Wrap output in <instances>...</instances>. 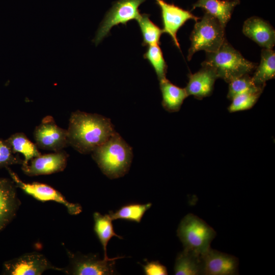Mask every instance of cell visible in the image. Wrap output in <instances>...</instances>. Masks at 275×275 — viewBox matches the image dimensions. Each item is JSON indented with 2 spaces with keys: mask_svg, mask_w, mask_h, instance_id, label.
Wrapping results in <instances>:
<instances>
[{
  "mask_svg": "<svg viewBox=\"0 0 275 275\" xmlns=\"http://www.w3.org/2000/svg\"><path fill=\"white\" fill-rule=\"evenodd\" d=\"M11 179L17 187L36 200L41 201H53L64 205L71 215H76L82 211L81 205L69 202L59 191L51 186L38 182L26 183L9 167H6Z\"/></svg>",
  "mask_w": 275,
  "mask_h": 275,
  "instance_id": "8",
  "label": "cell"
},
{
  "mask_svg": "<svg viewBox=\"0 0 275 275\" xmlns=\"http://www.w3.org/2000/svg\"><path fill=\"white\" fill-rule=\"evenodd\" d=\"M68 155L63 150L40 154L31 159L21 169L29 176L49 175L62 172L66 168Z\"/></svg>",
  "mask_w": 275,
  "mask_h": 275,
  "instance_id": "11",
  "label": "cell"
},
{
  "mask_svg": "<svg viewBox=\"0 0 275 275\" xmlns=\"http://www.w3.org/2000/svg\"><path fill=\"white\" fill-rule=\"evenodd\" d=\"M201 69L188 76V81L185 88L188 96L192 95L198 99L209 96L212 93L214 85L218 78L210 68L202 65Z\"/></svg>",
  "mask_w": 275,
  "mask_h": 275,
  "instance_id": "16",
  "label": "cell"
},
{
  "mask_svg": "<svg viewBox=\"0 0 275 275\" xmlns=\"http://www.w3.org/2000/svg\"><path fill=\"white\" fill-rule=\"evenodd\" d=\"M202 65L210 68L217 78L228 83L252 73L257 66L245 59L226 39L217 50L206 52V59Z\"/></svg>",
  "mask_w": 275,
  "mask_h": 275,
  "instance_id": "3",
  "label": "cell"
},
{
  "mask_svg": "<svg viewBox=\"0 0 275 275\" xmlns=\"http://www.w3.org/2000/svg\"><path fill=\"white\" fill-rule=\"evenodd\" d=\"M12 179L0 177V232L14 218L21 202Z\"/></svg>",
  "mask_w": 275,
  "mask_h": 275,
  "instance_id": "14",
  "label": "cell"
},
{
  "mask_svg": "<svg viewBox=\"0 0 275 275\" xmlns=\"http://www.w3.org/2000/svg\"><path fill=\"white\" fill-rule=\"evenodd\" d=\"M63 272L64 268L54 266L42 254L38 252L25 253L4 262L3 274L40 275L47 270Z\"/></svg>",
  "mask_w": 275,
  "mask_h": 275,
  "instance_id": "9",
  "label": "cell"
},
{
  "mask_svg": "<svg viewBox=\"0 0 275 275\" xmlns=\"http://www.w3.org/2000/svg\"><path fill=\"white\" fill-rule=\"evenodd\" d=\"M14 154L6 141L0 139V168L22 164L23 160Z\"/></svg>",
  "mask_w": 275,
  "mask_h": 275,
  "instance_id": "28",
  "label": "cell"
},
{
  "mask_svg": "<svg viewBox=\"0 0 275 275\" xmlns=\"http://www.w3.org/2000/svg\"><path fill=\"white\" fill-rule=\"evenodd\" d=\"M156 2L161 11L163 33L168 34L175 45L180 49L177 37L178 31L187 20L193 19L197 21L200 18L193 15L190 11L163 0H156Z\"/></svg>",
  "mask_w": 275,
  "mask_h": 275,
  "instance_id": "12",
  "label": "cell"
},
{
  "mask_svg": "<svg viewBox=\"0 0 275 275\" xmlns=\"http://www.w3.org/2000/svg\"><path fill=\"white\" fill-rule=\"evenodd\" d=\"M92 153L102 172L110 179L125 175L133 157L132 148L116 132Z\"/></svg>",
  "mask_w": 275,
  "mask_h": 275,
  "instance_id": "2",
  "label": "cell"
},
{
  "mask_svg": "<svg viewBox=\"0 0 275 275\" xmlns=\"http://www.w3.org/2000/svg\"><path fill=\"white\" fill-rule=\"evenodd\" d=\"M239 4V0H198L193 5L191 10L197 8L204 9L225 28L235 7Z\"/></svg>",
  "mask_w": 275,
  "mask_h": 275,
  "instance_id": "17",
  "label": "cell"
},
{
  "mask_svg": "<svg viewBox=\"0 0 275 275\" xmlns=\"http://www.w3.org/2000/svg\"><path fill=\"white\" fill-rule=\"evenodd\" d=\"M216 234L211 227L192 213L187 214L182 218L177 229V236L184 249L201 255L211 248V242Z\"/></svg>",
  "mask_w": 275,
  "mask_h": 275,
  "instance_id": "4",
  "label": "cell"
},
{
  "mask_svg": "<svg viewBox=\"0 0 275 275\" xmlns=\"http://www.w3.org/2000/svg\"><path fill=\"white\" fill-rule=\"evenodd\" d=\"M174 272L176 275L203 274L202 255L184 249L177 256Z\"/></svg>",
  "mask_w": 275,
  "mask_h": 275,
  "instance_id": "19",
  "label": "cell"
},
{
  "mask_svg": "<svg viewBox=\"0 0 275 275\" xmlns=\"http://www.w3.org/2000/svg\"><path fill=\"white\" fill-rule=\"evenodd\" d=\"M249 74L243 75L229 83L228 98L231 100L235 96L249 91H263L264 88L256 86Z\"/></svg>",
  "mask_w": 275,
  "mask_h": 275,
  "instance_id": "26",
  "label": "cell"
},
{
  "mask_svg": "<svg viewBox=\"0 0 275 275\" xmlns=\"http://www.w3.org/2000/svg\"><path fill=\"white\" fill-rule=\"evenodd\" d=\"M262 92L249 91L235 96L228 107L230 113L248 110L254 106Z\"/></svg>",
  "mask_w": 275,
  "mask_h": 275,
  "instance_id": "27",
  "label": "cell"
},
{
  "mask_svg": "<svg viewBox=\"0 0 275 275\" xmlns=\"http://www.w3.org/2000/svg\"><path fill=\"white\" fill-rule=\"evenodd\" d=\"M144 271L146 275H167V269L166 266L158 261L148 262L143 265Z\"/></svg>",
  "mask_w": 275,
  "mask_h": 275,
  "instance_id": "29",
  "label": "cell"
},
{
  "mask_svg": "<svg viewBox=\"0 0 275 275\" xmlns=\"http://www.w3.org/2000/svg\"><path fill=\"white\" fill-rule=\"evenodd\" d=\"M67 131L69 145L81 154L92 152L116 132L109 119L79 111L71 113Z\"/></svg>",
  "mask_w": 275,
  "mask_h": 275,
  "instance_id": "1",
  "label": "cell"
},
{
  "mask_svg": "<svg viewBox=\"0 0 275 275\" xmlns=\"http://www.w3.org/2000/svg\"><path fill=\"white\" fill-rule=\"evenodd\" d=\"M34 136L39 149L57 152L69 145L67 129L58 126L51 116L43 118L36 127Z\"/></svg>",
  "mask_w": 275,
  "mask_h": 275,
  "instance_id": "10",
  "label": "cell"
},
{
  "mask_svg": "<svg viewBox=\"0 0 275 275\" xmlns=\"http://www.w3.org/2000/svg\"><path fill=\"white\" fill-rule=\"evenodd\" d=\"M144 58L153 68L159 81L167 78V65L158 44L149 45Z\"/></svg>",
  "mask_w": 275,
  "mask_h": 275,
  "instance_id": "25",
  "label": "cell"
},
{
  "mask_svg": "<svg viewBox=\"0 0 275 275\" xmlns=\"http://www.w3.org/2000/svg\"><path fill=\"white\" fill-rule=\"evenodd\" d=\"M69 265L64 268L63 272L74 275H110L115 272V263L117 257L109 260L100 259L96 255H87L75 254L67 250Z\"/></svg>",
  "mask_w": 275,
  "mask_h": 275,
  "instance_id": "7",
  "label": "cell"
},
{
  "mask_svg": "<svg viewBox=\"0 0 275 275\" xmlns=\"http://www.w3.org/2000/svg\"><path fill=\"white\" fill-rule=\"evenodd\" d=\"M252 76L255 85L264 88L266 82L275 76V52L272 49L263 48L260 64Z\"/></svg>",
  "mask_w": 275,
  "mask_h": 275,
  "instance_id": "20",
  "label": "cell"
},
{
  "mask_svg": "<svg viewBox=\"0 0 275 275\" xmlns=\"http://www.w3.org/2000/svg\"><path fill=\"white\" fill-rule=\"evenodd\" d=\"M203 274L234 275L238 273L237 257L210 248L202 255Z\"/></svg>",
  "mask_w": 275,
  "mask_h": 275,
  "instance_id": "13",
  "label": "cell"
},
{
  "mask_svg": "<svg viewBox=\"0 0 275 275\" xmlns=\"http://www.w3.org/2000/svg\"><path fill=\"white\" fill-rule=\"evenodd\" d=\"M151 203H132L125 205L115 212H109L108 214L113 221L123 219L140 223L147 210L151 206Z\"/></svg>",
  "mask_w": 275,
  "mask_h": 275,
  "instance_id": "23",
  "label": "cell"
},
{
  "mask_svg": "<svg viewBox=\"0 0 275 275\" xmlns=\"http://www.w3.org/2000/svg\"><path fill=\"white\" fill-rule=\"evenodd\" d=\"M93 218L94 231L103 247V259L109 260L111 258L107 256L106 251L108 241L113 237H117L120 239H122V237L117 234L114 231L112 224L113 220L108 214L102 215L96 212L93 214Z\"/></svg>",
  "mask_w": 275,
  "mask_h": 275,
  "instance_id": "22",
  "label": "cell"
},
{
  "mask_svg": "<svg viewBox=\"0 0 275 275\" xmlns=\"http://www.w3.org/2000/svg\"><path fill=\"white\" fill-rule=\"evenodd\" d=\"M6 141L14 154H23L22 164H28L31 159L41 154L36 144L32 142L24 133H15Z\"/></svg>",
  "mask_w": 275,
  "mask_h": 275,
  "instance_id": "21",
  "label": "cell"
},
{
  "mask_svg": "<svg viewBox=\"0 0 275 275\" xmlns=\"http://www.w3.org/2000/svg\"><path fill=\"white\" fill-rule=\"evenodd\" d=\"M146 0H118L106 13L97 30L94 42L97 45L109 33L115 25L137 20L141 15L139 7Z\"/></svg>",
  "mask_w": 275,
  "mask_h": 275,
  "instance_id": "6",
  "label": "cell"
},
{
  "mask_svg": "<svg viewBox=\"0 0 275 275\" xmlns=\"http://www.w3.org/2000/svg\"><path fill=\"white\" fill-rule=\"evenodd\" d=\"M162 94V105L170 113L179 111L184 99L188 96L185 88L179 87L167 78L159 81Z\"/></svg>",
  "mask_w": 275,
  "mask_h": 275,
  "instance_id": "18",
  "label": "cell"
},
{
  "mask_svg": "<svg viewBox=\"0 0 275 275\" xmlns=\"http://www.w3.org/2000/svg\"><path fill=\"white\" fill-rule=\"evenodd\" d=\"M242 32L244 35L259 46L266 49H272L275 44V31L267 21L253 16L246 19L243 24Z\"/></svg>",
  "mask_w": 275,
  "mask_h": 275,
  "instance_id": "15",
  "label": "cell"
},
{
  "mask_svg": "<svg viewBox=\"0 0 275 275\" xmlns=\"http://www.w3.org/2000/svg\"><path fill=\"white\" fill-rule=\"evenodd\" d=\"M190 40L189 61L198 51L212 52L217 50L226 40L225 28L215 18L205 12L200 21L195 24Z\"/></svg>",
  "mask_w": 275,
  "mask_h": 275,
  "instance_id": "5",
  "label": "cell"
},
{
  "mask_svg": "<svg viewBox=\"0 0 275 275\" xmlns=\"http://www.w3.org/2000/svg\"><path fill=\"white\" fill-rule=\"evenodd\" d=\"M149 15L141 14L136 20L139 25L142 36L143 46L159 44L163 31L149 18Z\"/></svg>",
  "mask_w": 275,
  "mask_h": 275,
  "instance_id": "24",
  "label": "cell"
}]
</instances>
